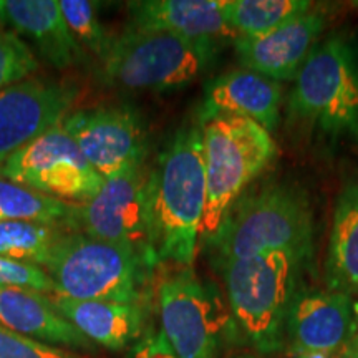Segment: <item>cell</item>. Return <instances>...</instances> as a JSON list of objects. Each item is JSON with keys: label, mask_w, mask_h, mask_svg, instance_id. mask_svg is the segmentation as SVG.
Wrapping results in <instances>:
<instances>
[{"label": "cell", "mask_w": 358, "mask_h": 358, "mask_svg": "<svg viewBox=\"0 0 358 358\" xmlns=\"http://www.w3.org/2000/svg\"><path fill=\"white\" fill-rule=\"evenodd\" d=\"M151 244L156 262L192 267L206 208L201 123L179 128L148 179Z\"/></svg>", "instance_id": "obj_1"}, {"label": "cell", "mask_w": 358, "mask_h": 358, "mask_svg": "<svg viewBox=\"0 0 358 358\" xmlns=\"http://www.w3.org/2000/svg\"><path fill=\"white\" fill-rule=\"evenodd\" d=\"M312 234L306 194L274 185L244 192L206 248L213 252L214 266L272 252H290L303 261L310 254Z\"/></svg>", "instance_id": "obj_2"}, {"label": "cell", "mask_w": 358, "mask_h": 358, "mask_svg": "<svg viewBox=\"0 0 358 358\" xmlns=\"http://www.w3.org/2000/svg\"><path fill=\"white\" fill-rule=\"evenodd\" d=\"M217 53L216 40L127 27L98 62L96 80L103 87L128 92H171L199 78Z\"/></svg>", "instance_id": "obj_3"}, {"label": "cell", "mask_w": 358, "mask_h": 358, "mask_svg": "<svg viewBox=\"0 0 358 358\" xmlns=\"http://www.w3.org/2000/svg\"><path fill=\"white\" fill-rule=\"evenodd\" d=\"M301 262L290 252H272L216 266L232 322L257 352L275 353L284 347Z\"/></svg>", "instance_id": "obj_4"}, {"label": "cell", "mask_w": 358, "mask_h": 358, "mask_svg": "<svg viewBox=\"0 0 358 358\" xmlns=\"http://www.w3.org/2000/svg\"><path fill=\"white\" fill-rule=\"evenodd\" d=\"M43 268L58 297L143 303L153 266L124 245L65 231Z\"/></svg>", "instance_id": "obj_5"}, {"label": "cell", "mask_w": 358, "mask_h": 358, "mask_svg": "<svg viewBox=\"0 0 358 358\" xmlns=\"http://www.w3.org/2000/svg\"><path fill=\"white\" fill-rule=\"evenodd\" d=\"M204 138L206 208L199 241L214 239L250 182L275 158L272 134L243 116H214L201 123Z\"/></svg>", "instance_id": "obj_6"}, {"label": "cell", "mask_w": 358, "mask_h": 358, "mask_svg": "<svg viewBox=\"0 0 358 358\" xmlns=\"http://www.w3.org/2000/svg\"><path fill=\"white\" fill-rule=\"evenodd\" d=\"M294 82L290 116L358 136V62L345 40L335 35L317 43Z\"/></svg>", "instance_id": "obj_7"}, {"label": "cell", "mask_w": 358, "mask_h": 358, "mask_svg": "<svg viewBox=\"0 0 358 358\" xmlns=\"http://www.w3.org/2000/svg\"><path fill=\"white\" fill-rule=\"evenodd\" d=\"M150 169L136 163L123 173L105 179L92 199L75 203L69 231L133 249L151 266H158L151 244Z\"/></svg>", "instance_id": "obj_8"}, {"label": "cell", "mask_w": 358, "mask_h": 358, "mask_svg": "<svg viewBox=\"0 0 358 358\" xmlns=\"http://www.w3.org/2000/svg\"><path fill=\"white\" fill-rule=\"evenodd\" d=\"M158 312L159 332L179 358H216L229 315L219 294L191 267H178L161 279Z\"/></svg>", "instance_id": "obj_9"}, {"label": "cell", "mask_w": 358, "mask_h": 358, "mask_svg": "<svg viewBox=\"0 0 358 358\" xmlns=\"http://www.w3.org/2000/svg\"><path fill=\"white\" fill-rule=\"evenodd\" d=\"M0 174L70 203L92 199L105 182V178L90 166L62 123L3 159Z\"/></svg>", "instance_id": "obj_10"}, {"label": "cell", "mask_w": 358, "mask_h": 358, "mask_svg": "<svg viewBox=\"0 0 358 358\" xmlns=\"http://www.w3.org/2000/svg\"><path fill=\"white\" fill-rule=\"evenodd\" d=\"M62 127L77 143L90 166L105 179L146 159V127L141 115L129 105L71 111Z\"/></svg>", "instance_id": "obj_11"}, {"label": "cell", "mask_w": 358, "mask_h": 358, "mask_svg": "<svg viewBox=\"0 0 358 358\" xmlns=\"http://www.w3.org/2000/svg\"><path fill=\"white\" fill-rule=\"evenodd\" d=\"M78 95L69 80L45 77L0 90V163L64 122Z\"/></svg>", "instance_id": "obj_12"}, {"label": "cell", "mask_w": 358, "mask_h": 358, "mask_svg": "<svg viewBox=\"0 0 358 358\" xmlns=\"http://www.w3.org/2000/svg\"><path fill=\"white\" fill-rule=\"evenodd\" d=\"M358 334L352 295L338 290L297 292L285 324L294 355L335 353Z\"/></svg>", "instance_id": "obj_13"}, {"label": "cell", "mask_w": 358, "mask_h": 358, "mask_svg": "<svg viewBox=\"0 0 358 358\" xmlns=\"http://www.w3.org/2000/svg\"><path fill=\"white\" fill-rule=\"evenodd\" d=\"M324 29L325 19L312 8L261 37L236 38V55L245 70L262 77L295 80Z\"/></svg>", "instance_id": "obj_14"}, {"label": "cell", "mask_w": 358, "mask_h": 358, "mask_svg": "<svg viewBox=\"0 0 358 358\" xmlns=\"http://www.w3.org/2000/svg\"><path fill=\"white\" fill-rule=\"evenodd\" d=\"M282 87L279 82L249 70H234L206 85L198 123L214 116H243L268 133L280 120Z\"/></svg>", "instance_id": "obj_15"}, {"label": "cell", "mask_w": 358, "mask_h": 358, "mask_svg": "<svg viewBox=\"0 0 358 358\" xmlns=\"http://www.w3.org/2000/svg\"><path fill=\"white\" fill-rule=\"evenodd\" d=\"M127 6L128 29L216 42L237 38L224 15L226 0H140Z\"/></svg>", "instance_id": "obj_16"}, {"label": "cell", "mask_w": 358, "mask_h": 358, "mask_svg": "<svg viewBox=\"0 0 358 358\" xmlns=\"http://www.w3.org/2000/svg\"><path fill=\"white\" fill-rule=\"evenodd\" d=\"M7 25L32 42L57 70L83 66L90 55L66 25L58 0H3Z\"/></svg>", "instance_id": "obj_17"}, {"label": "cell", "mask_w": 358, "mask_h": 358, "mask_svg": "<svg viewBox=\"0 0 358 358\" xmlns=\"http://www.w3.org/2000/svg\"><path fill=\"white\" fill-rule=\"evenodd\" d=\"M0 325L48 345L95 352V343L58 313L52 299L37 290L0 285Z\"/></svg>", "instance_id": "obj_18"}, {"label": "cell", "mask_w": 358, "mask_h": 358, "mask_svg": "<svg viewBox=\"0 0 358 358\" xmlns=\"http://www.w3.org/2000/svg\"><path fill=\"white\" fill-rule=\"evenodd\" d=\"M50 299L58 313L95 345L123 350L141 335L145 322L143 303L75 301L58 295Z\"/></svg>", "instance_id": "obj_19"}, {"label": "cell", "mask_w": 358, "mask_h": 358, "mask_svg": "<svg viewBox=\"0 0 358 358\" xmlns=\"http://www.w3.org/2000/svg\"><path fill=\"white\" fill-rule=\"evenodd\" d=\"M329 290L358 295V179L340 192L327 257Z\"/></svg>", "instance_id": "obj_20"}, {"label": "cell", "mask_w": 358, "mask_h": 358, "mask_svg": "<svg viewBox=\"0 0 358 358\" xmlns=\"http://www.w3.org/2000/svg\"><path fill=\"white\" fill-rule=\"evenodd\" d=\"M75 203L43 194L0 174V221L47 224L69 231Z\"/></svg>", "instance_id": "obj_21"}, {"label": "cell", "mask_w": 358, "mask_h": 358, "mask_svg": "<svg viewBox=\"0 0 358 358\" xmlns=\"http://www.w3.org/2000/svg\"><path fill=\"white\" fill-rule=\"evenodd\" d=\"M307 0H226L224 15L237 38L261 37L312 10Z\"/></svg>", "instance_id": "obj_22"}, {"label": "cell", "mask_w": 358, "mask_h": 358, "mask_svg": "<svg viewBox=\"0 0 358 358\" xmlns=\"http://www.w3.org/2000/svg\"><path fill=\"white\" fill-rule=\"evenodd\" d=\"M65 229L27 221H0V256L43 267Z\"/></svg>", "instance_id": "obj_23"}, {"label": "cell", "mask_w": 358, "mask_h": 358, "mask_svg": "<svg viewBox=\"0 0 358 358\" xmlns=\"http://www.w3.org/2000/svg\"><path fill=\"white\" fill-rule=\"evenodd\" d=\"M66 25L88 55L98 58V62L110 50L115 35H110L106 27L101 24L100 3L90 0H58Z\"/></svg>", "instance_id": "obj_24"}, {"label": "cell", "mask_w": 358, "mask_h": 358, "mask_svg": "<svg viewBox=\"0 0 358 358\" xmlns=\"http://www.w3.org/2000/svg\"><path fill=\"white\" fill-rule=\"evenodd\" d=\"M38 62L34 52L19 35L0 32V90L30 78L37 71Z\"/></svg>", "instance_id": "obj_25"}, {"label": "cell", "mask_w": 358, "mask_h": 358, "mask_svg": "<svg viewBox=\"0 0 358 358\" xmlns=\"http://www.w3.org/2000/svg\"><path fill=\"white\" fill-rule=\"evenodd\" d=\"M0 285L53 295V282L43 267L0 256Z\"/></svg>", "instance_id": "obj_26"}, {"label": "cell", "mask_w": 358, "mask_h": 358, "mask_svg": "<svg viewBox=\"0 0 358 358\" xmlns=\"http://www.w3.org/2000/svg\"><path fill=\"white\" fill-rule=\"evenodd\" d=\"M0 358H82L65 348L24 337L0 325Z\"/></svg>", "instance_id": "obj_27"}, {"label": "cell", "mask_w": 358, "mask_h": 358, "mask_svg": "<svg viewBox=\"0 0 358 358\" xmlns=\"http://www.w3.org/2000/svg\"><path fill=\"white\" fill-rule=\"evenodd\" d=\"M131 358H179L171 345L166 342L164 335L148 334L140 343H136L133 348Z\"/></svg>", "instance_id": "obj_28"}, {"label": "cell", "mask_w": 358, "mask_h": 358, "mask_svg": "<svg viewBox=\"0 0 358 358\" xmlns=\"http://www.w3.org/2000/svg\"><path fill=\"white\" fill-rule=\"evenodd\" d=\"M337 358H358V334L337 352Z\"/></svg>", "instance_id": "obj_29"}, {"label": "cell", "mask_w": 358, "mask_h": 358, "mask_svg": "<svg viewBox=\"0 0 358 358\" xmlns=\"http://www.w3.org/2000/svg\"><path fill=\"white\" fill-rule=\"evenodd\" d=\"M292 358H337L335 353H301V355H294Z\"/></svg>", "instance_id": "obj_30"}, {"label": "cell", "mask_w": 358, "mask_h": 358, "mask_svg": "<svg viewBox=\"0 0 358 358\" xmlns=\"http://www.w3.org/2000/svg\"><path fill=\"white\" fill-rule=\"evenodd\" d=\"M6 25H7V20H6V12H3V0H0V32H2Z\"/></svg>", "instance_id": "obj_31"}, {"label": "cell", "mask_w": 358, "mask_h": 358, "mask_svg": "<svg viewBox=\"0 0 358 358\" xmlns=\"http://www.w3.org/2000/svg\"><path fill=\"white\" fill-rule=\"evenodd\" d=\"M231 358H257V357L249 355V353H239V355H234V357H231Z\"/></svg>", "instance_id": "obj_32"}]
</instances>
